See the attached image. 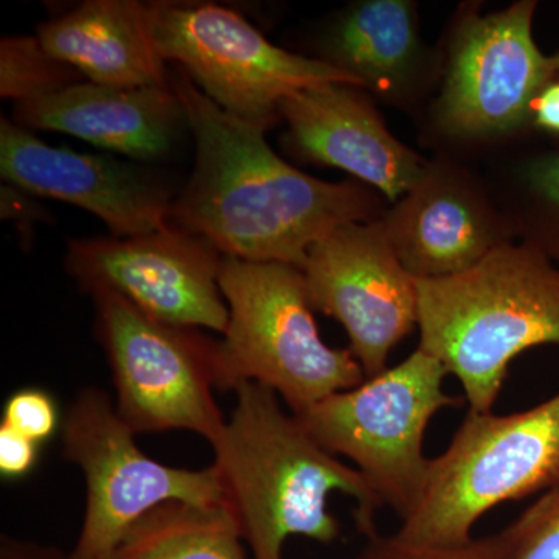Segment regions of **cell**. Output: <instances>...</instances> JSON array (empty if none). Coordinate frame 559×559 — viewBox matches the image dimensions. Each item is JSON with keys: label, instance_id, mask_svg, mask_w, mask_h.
<instances>
[{"label": "cell", "instance_id": "6da1fadb", "mask_svg": "<svg viewBox=\"0 0 559 559\" xmlns=\"http://www.w3.org/2000/svg\"><path fill=\"white\" fill-rule=\"evenodd\" d=\"M197 156L173 198L168 224L212 242L224 257L304 267L331 230L384 218L389 202L358 182H326L297 170L267 143L266 130L230 116L187 76L170 79Z\"/></svg>", "mask_w": 559, "mask_h": 559}, {"label": "cell", "instance_id": "7a4b0ae2", "mask_svg": "<svg viewBox=\"0 0 559 559\" xmlns=\"http://www.w3.org/2000/svg\"><path fill=\"white\" fill-rule=\"evenodd\" d=\"M235 396L231 417L212 444L213 466L253 559H283L289 536L336 540L340 522L329 510L334 492L355 500L359 532L377 535L384 503L355 466L323 450L271 389L246 382Z\"/></svg>", "mask_w": 559, "mask_h": 559}, {"label": "cell", "instance_id": "3957f363", "mask_svg": "<svg viewBox=\"0 0 559 559\" xmlns=\"http://www.w3.org/2000/svg\"><path fill=\"white\" fill-rule=\"evenodd\" d=\"M417 293L418 348L457 378L469 412H492L522 353L559 345V267L527 242H507L460 274L417 280Z\"/></svg>", "mask_w": 559, "mask_h": 559}, {"label": "cell", "instance_id": "277c9868", "mask_svg": "<svg viewBox=\"0 0 559 559\" xmlns=\"http://www.w3.org/2000/svg\"><path fill=\"white\" fill-rule=\"evenodd\" d=\"M219 286L229 307L219 341V390L253 382L300 415L366 381L349 348L330 347L320 337L299 267L224 257Z\"/></svg>", "mask_w": 559, "mask_h": 559}, {"label": "cell", "instance_id": "5b68a950", "mask_svg": "<svg viewBox=\"0 0 559 559\" xmlns=\"http://www.w3.org/2000/svg\"><path fill=\"white\" fill-rule=\"evenodd\" d=\"M559 488V392L514 414L469 412L439 457L429 459L417 506L400 539L462 546L489 510Z\"/></svg>", "mask_w": 559, "mask_h": 559}, {"label": "cell", "instance_id": "8992f818", "mask_svg": "<svg viewBox=\"0 0 559 559\" xmlns=\"http://www.w3.org/2000/svg\"><path fill=\"white\" fill-rule=\"evenodd\" d=\"M448 371L423 349L395 367L294 415L323 450L348 459L384 507L406 520L417 506L429 459V423L462 400L444 392Z\"/></svg>", "mask_w": 559, "mask_h": 559}, {"label": "cell", "instance_id": "52a82bcc", "mask_svg": "<svg viewBox=\"0 0 559 559\" xmlns=\"http://www.w3.org/2000/svg\"><path fill=\"white\" fill-rule=\"evenodd\" d=\"M538 2L496 13L463 7L440 55L439 94L429 132L440 142L487 146L532 131V105L551 80L549 57L533 36Z\"/></svg>", "mask_w": 559, "mask_h": 559}, {"label": "cell", "instance_id": "ba28073f", "mask_svg": "<svg viewBox=\"0 0 559 559\" xmlns=\"http://www.w3.org/2000/svg\"><path fill=\"white\" fill-rule=\"evenodd\" d=\"M94 333L116 389V411L138 433L189 430L215 443L224 418L213 390L219 341L200 329L148 318L112 290L91 293Z\"/></svg>", "mask_w": 559, "mask_h": 559}, {"label": "cell", "instance_id": "9c48e42d", "mask_svg": "<svg viewBox=\"0 0 559 559\" xmlns=\"http://www.w3.org/2000/svg\"><path fill=\"white\" fill-rule=\"evenodd\" d=\"M151 33L164 61L176 62L221 109L270 130L296 92L353 84L352 76L275 46L237 11L215 3H148Z\"/></svg>", "mask_w": 559, "mask_h": 559}, {"label": "cell", "instance_id": "30bf717a", "mask_svg": "<svg viewBox=\"0 0 559 559\" xmlns=\"http://www.w3.org/2000/svg\"><path fill=\"white\" fill-rule=\"evenodd\" d=\"M62 457L83 471L86 511L68 559H112L128 530L171 500L226 506L215 466L178 468L148 457L109 393L81 390L62 421Z\"/></svg>", "mask_w": 559, "mask_h": 559}, {"label": "cell", "instance_id": "8fae6325", "mask_svg": "<svg viewBox=\"0 0 559 559\" xmlns=\"http://www.w3.org/2000/svg\"><path fill=\"white\" fill-rule=\"evenodd\" d=\"M223 260L205 238L167 226L135 237L69 241L66 270L84 293L112 290L151 319L224 334Z\"/></svg>", "mask_w": 559, "mask_h": 559}, {"label": "cell", "instance_id": "7c38bea8", "mask_svg": "<svg viewBox=\"0 0 559 559\" xmlns=\"http://www.w3.org/2000/svg\"><path fill=\"white\" fill-rule=\"evenodd\" d=\"M301 272L312 310L344 326L366 380L388 370L392 349L417 326L418 293L382 221L331 230L308 250Z\"/></svg>", "mask_w": 559, "mask_h": 559}, {"label": "cell", "instance_id": "4fadbf2b", "mask_svg": "<svg viewBox=\"0 0 559 559\" xmlns=\"http://www.w3.org/2000/svg\"><path fill=\"white\" fill-rule=\"evenodd\" d=\"M381 221L390 246L417 280L460 274L518 241L491 187L451 156L429 160Z\"/></svg>", "mask_w": 559, "mask_h": 559}, {"label": "cell", "instance_id": "5bb4252c", "mask_svg": "<svg viewBox=\"0 0 559 559\" xmlns=\"http://www.w3.org/2000/svg\"><path fill=\"white\" fill-rule=\"evenodd\" d=\"M0 173L17 190L87 210L108 226L110 237L170 226L171 193L148 171L116 157L53 148L5 117L0 121Z\"/></svg>", "mask_w": 559, "mask_h": 559}, {"label": "cell", "instance_id": "9a60e30c", "mask_svg": "<svg viewBox=\"0 0 559 559\" xmlns=\"http://www.w3.org/2000/svg\"><path fill=\"white\" fill-rule=\"evenodd\" d=\"M286 145L310 164L348 173L395 204L421 178L428 162L390 132L369 92L323 84L280 105Z\"/></svg>", "mask_w": 559, "mask_h": 559}, {"label": "cell", "instance_id": "2e32d148", "mask_svg": "<svg viewBox=\"0 0 559 559\" xmlns=\"http://www.w3.org/2000/svg\"><path fill=\"white\" fill-rule=\"evenodd\" d=\"M318 60L352 76L360 90L395 108H418L440 76L411 0H359L320 33Z\"/></svg>", "mask_w": 559, "mask_h": 559}, {"label": "cell", "instance_id": "e0dca14e", "mask_svg": "<svg viewBox=\"0 0 559 559\" xmlns=\"http://www.w3.org/2000/svg\"><path fill=\"white\" fill-rule=\"evenodd\" d=\"M13 121L27 130L58 131L138 160H157L189 128L171 83L120 87L81 81L35 100L16 103Z\"/></svg>", "mask_w": 559, "mask_h": 559}, {"label": "cell", "instance_id": "ac0fdd59", "mask_svg": "<svg viewBox=\"0 0 559 559\" xmlns=\"http://www.w3.org/2000/svg\"><path fill=\"white\" fill-rule=\"evenodd\" d=\"M38 39L90 83L120 90L170 84L151 33L148 3L90 0L44 22Z\"/></svg>", "mask_w": 559, "mask_h": 559}, {"label": "cell", "instance_id": "d6986e66", "mask_svg": "<svg viewBox=\"0 0 559 559\" xmlns=\"http://www.w3.org/2000/svg\"><path fill=\"white\" fill-rule=\"evenodd\" d=\"M241 543L229 507L171 500L140 518L112 559H246Z\"/></svg>", "mask_w": 559, "mask_h": 559}, {"label": "cell", "instance_id": "ffe728a7", "mask_svg": "<svg viewBox=\"0 0 559 559\" xmlns=\"http://www.w3.org/2000/svg\"><path fill=\"white\" fill-rule=\"evenodd\" d=\"M498 200L516 240L559 267V140L522 156Z\"/></svg>", "mask_w": 559, "mask_h": 559}, {"label": "cell", "instance_id": "44dd1931", "mask_svg": "<svg viewBox=\"0 0 559 559\" xmlns=\"http://www.w3.org/2000/svg\"><path fill=\"white\" fill-rule=\"evenodd\" d=\"M86 81L31 36H9L0 44V95L16 103L35 100Z\"/></svg>", "mask_w": 559, "mask_h": 559}, {"label": "cell", "instance_id": "7402d4cb", "mask_svg": "<svg viewBox=\"0 0 559 559\" xmlns=\"http://www.w3.org/2000/svg\"><path fill=\"white\" fill-rule=\"evenodd\" d=\"M500 535L503 559H559V488L543 492Z\"/></svg>", "mask_w": 559, "mask_h": 559}, {"label": "cell", "instance_id": "603a6c76", "mask_svg": "<svg viewBox=\"0 0 559 559\" xmlns=\"http://www.w3.org/2000/svg\"><path fill=\"white\" fill-rule=\"evenodd\" d=\"M366 539L358 554L344 559H503L500 533L451 547L418 546L396 535L382 536L380 533Z\"/></svg>", "mask_w": 559, "mask_h": 559}, {"label": "cell", "instance_id": "cb8c5ba5", "mask_svg": "<svg viewBox=\"0 0 559 559\" xmlns=\"http://www.w3.org/2000/svg\"><path fill=\"white\" fill-rule=\"evenodd\" d=\"M22 436L46 443L60 426V412L57 401L47 390L27 388L17 390L7 400L3 407L2 423Z\"/></svg>", "mask_w": 559, "mask_h": 559}, {"label": "cell", "instance_id": "d4e9b609", "mask_svg": "<svg viewBox=\"0 0 559 559\" xmlns=\"http://www.w3.org/2000/svg\"><path fill=\"white\" fill-rule=\"evenodd\" d=\"M39 447L9 426L0 425V474L3 479H24L35 469Z\"/></svg>", "mask_w": 559, "mask_h": 559}, {"label": "cell", "instance_id": "484cf974", "mask_svg": "<svg viewBox=\"0 0 559 559\" xmlns=\"http://www.w3.org/2000/svg\"><path fill=\"white\" fill-rule=\"evenodd\" d=\"M532 127L559 140V76L551 79L533 100Z\"/></svg>", "mask_w": 559, "mask_h": 559}, {"label": "cell", "instance_id": "4316f807", "mask_svg": "<svg viewBox=\"0 0 559 559\" xmlns=\"http://www.w3.org/2000/svg\"><path fill=\"white\" fill-rule=\"evenodd\" d=\"M0 559H68V554L53 546H44L35 540L2 536Z\"/></svg>", "mask_w": 559, "mask_h": 559}, {"label": "cell", "instance_id": "83f0119b", "mask_svg": "<svg viewBox=\"0 0 559 559\" xmlns=\"http://www.w3.org/2000/svg\"><path fill=\"white\" fill-rule=\"evenodd\" d=\"M549 68H550L551 79H557V76H559V50L557 51V53L550 55Z\"/></svg>", "mask_w": 559, "mask_h": 559}]
</instances>
